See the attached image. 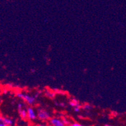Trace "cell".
<instances>
[{
  "instance_id": "5b68a950",
  "label": "cell",
  "mask_w": 126,
  "mask_h": 126,
  "mask_svg": "<svg viewBox=\"0 0 126 126\" xmlns=\"http://www.w3.org/2000/svg\"><path fill=\"white\" fill-rule=\"evenodd\" d=\"M0 122H3L5 124V125L9 126H12L13 124V121L12 119L8 117H3L2 115H1V117H0Z\"/></svg>"
},
{
  "instance_id": "7402d4cb",
  "label": "cell",
  "mask_w": 126,
  "mask_h": 126,
  "mask_svg": "<svg viewBox=\"0 0 126 126\" xmlns=\"http://www.w3.org/2000/svg\"></svg>"
},
{
  "instance_id": "4fadbf2b",
  "label": "cell",
  "mask_w": 126,
  "mask_h": 126,
  "mask_svg": "<svg viewBox=\"0 0 126 126\" xmlns=\"http://www.w3.org/2000/svg\"><path fill=\"white\" fill-rule=\"evenodd\" d=\"M69 126H83V125H81V124H80L75 122V123L71 124Z\"/></svg>"
},
{
  "instance_id": "7c38bea8",
  "label": "cell",
  "mask_w": 126,
  "mask_h": 126,
  "mask_svg": "<svg viewBox=\"0 0 126 126\" xmlns=\"http://www.w3.org/2000/svg\"><path fill=\"white\" fill-rule=\"evenodd\" d=\"M18 109L19 112H20L21 110H23V104H21V103H19L18 104Z\"/></svg>"
},
{
  "instance_id": "44dd1931",
  "label": "cell",
  "mask_w": 126,
  "mask_h": 126,
  "mask_svg": "<svg viewBox=\"0 0 126 126\" xmlns=\"http://www.w3.org/2000/svg\"><path fill=\"white\" fill-rule=\"evenodd\" d=\"M109 126V125H107V124H106V125H105V126Z\"/></svg>"
},
{
  "instance_id": "9c48e42d",
  "label": "cell",
  "mask_w": 126,
  "mask_h": 126,
  "mask_svg": "<svg viewBox=\"0 0 126 126\" xmlns=\"http://www.w3.org/2000/svg\"><path fill=\"white\" fill-rule=\"evenodd\" d=\"M92 106L90 104H85L83 105L82 107V108L83 109V110H89L92 109Z\"/></svg>"
},
{
  "instance_id": "e0dca14e",
  "label": "cell",
  "mask_w": 126,
  "mask_h": 126,
  "mask_svg": "<svg viewBox=\"0 0 126 126\" xmlns=\"http://www.w3.org/2000/svg\"><path fill=\"white\" fill-rule=\"evenodd\" d=\"M36 126H47L45 124H37Z\"/></svg>"
},
{
  "instance_id": "ba28073f",
  "label": "cell",
  "mask_w": 126,
  "mask_h": 126,
  "mask_svg": "<svg viewBox=\"0 0 126 126\" xmlns=\"http://www.w3.org/2000/svg\"><path fill=\"white\" fill-rule=\"evenodd\" d=\"M19 115L21 116V117L23 119H26V118H28V114H27V111L25 109H23L20 112H19Z\"/></svg>"
},
{
  "instance_id": "6da1fadb",
  "label": "cell",
  "mask_w": 126,
  "mask_h": 126,
  "mask_svg": "<svg viewBox=\"0 0 126 126\" xmlns=\"http://www.w3.org/2000/svg\"><path fill=\"white\" fill-rule=\"evenodd\" d=\"M37 117L41 121H47L50 117V114L48 111L43 109H38L37 110Z\"/></svg>"
},
{
  "instance_id": "2e32d148",
  "label": "cell",
  "mask_w": 126,
  "mask_h": 126,
  "mask_svg": "<svg viewBox=\"0 0 126 126\" xmlns=\"http://www.w3.org/2000/svg\"><path fill=\"white\" fill-rule=\"evenodd\" d=\"M60 106H61V107H65V103H60L59 104Z\"/></svg>"
},
{
  "instance_id": "8992f818",
  "label": "cell",
  "mask_w": 126,
  "mask_h": 126,
  "mask_svg": "<svg viewBox=\"0 0 126 126\" xmlns=\"http://www.w3.org/2000/svg\"><path fill=\"white\" fill-rule=\"evenodd\" d=\"M45 95L47 96V97H48V98H53V97H55L56 94L53 90H47L45 91Z\"/></svg>"
},
{
  "instance_id": "ac0fdd59",
  "label": "cell",
  "mask_w": 126,
  "mask_h": 126,
  "mask_svg": "<svg viewBox=\"0 0 126 126\" xmlns=\"http://www.w3.org/2000/svg\"><path fill=\"white\" fill-rule=\"evenodd\" d=\"M8 90L7 89H4V90H3V94H6L8 93Z\"/></svg>"
},
{
  "instance_id": "5bb4252c",
  "label": "cell",
  "mask_w": 126,
  "mask_h": 126,
  "mask_svg": "<svg viewBox=\"0 0 126 126\" xmlns=\"http://www.w3.org/2000/svg\"><path fill=\"white\" fill-rule=\"evenodd\" d=\"M80 110V106H78V107H74V111L76 112H79Z\"/></svg>"
},
{
  "instance_id": "d6986e66",
  "label": "cell",
  "mask_w": 126,
  "mask_h": 126,
  "mask_svg": "<svg viewBox=\"0 0 126 126\" xmlns=\"http://www.w3.org/2000/svg\"><path fill=\"white\" fill-rule=\"evenodd\" d=\"M5 124L3 122H0V126H5Z\"/></svg>"
},
{
  "instance_id": "9a60e30c",
  "label": "cell",
  "mask_w": 126,
  "mask_h": 126,
  "mask_svg": "<svg viewBox=\"0 0 126 126\" xmlns=\"http://www.w3.org/2000/svg\"><path fill=\"white\" fill-rule=\"evenodd\" d=\"M41 93H42V91H38V92H36V94H35V96H34V97H35V98H37V97H38L39 95Z\"/></svg>"
},
{
  "instance_id": "277c9868",
  "label": "cell",
  "mask_w": 126,
  "mask_h": 126,
  "mask_svg": "<svg viewBox=\"0 0 126 126\" xmlns=\"http://www.w3.org/2000/svg\"><path fill=\"white\" fill-rule=\"evenodd\" d=\"M27 114H28V118L31 121H35L37 117V115L35 114L33 109L31 107H28L27 108Z\"/></svg>"
},
{
  "instance_id": "8fae6325",
  "label": "cell",
  "mask_w": 126,
  "mask_h": 126,
  "mask_svg": "<svg viewBox=\"0 0 126 126\" xmlns=\"http://www.w3.org/2000/svg\"><path fill=\"white\" fill-rule=\"evenodd\" d=\"M53 91L55 92V94H62V95H65V92H63V91L62 90H59V89H53Z\"/></svg>"
},
{
  "instance_id": "30bf717a",
  "label": "cell",
  "mask_w": 126,
  "mask_h": 126,
  "mask_svg": "<svg viewBox=\"0 0 126 126\" xmlns=\"http://www.w3.org/2000/svg\"><path fill=\"white\" fill-rule=\"evenodd\" d=\"M64 124L65 125V126H70V125L71 124L70 122V121H68V119H66V118H64L62 120Z\"/></svg>"
},
{
  "instance_id": "3957f363",
  "label": "cell",
  "mask_w": 126,
  "mask_h": 126,
  "mask_svg": "<svg viewBox=\"0 0 126 126\" xmlns=\"http://www.w3.org/2000/svg\"><path fill=\"white\" fill-rule=\"evenodd\" d=\"M50 122L51 126H66L62 120L57 117L51 118L50 120Z\"/></svg>"
},
{
  "instance_id": "52a82bcc",
  "label": "cell",
  "mask_w": 126,
  "mask_h": 126,
  "mask_svg": "<svg viewBox=\"0 0 126 126\" xmlns=\"http://www.w3.org/2000/svg\"><path fill=\"white\" fill-rule=\"evenodd\" d=\"M69 104L70 106H72V107H78V106H80V104H79V100H77L76 98H73V99H72L71 101H70Z\"/></svg>"
},
{
  "instance_id": "7a4b0ae2",
  "label": "cell",
  "mask_w": 126,
  "mask_h": 126,
  "mask_svg": "<svg viewBox=\"0 0 126 126\" xmlns=\"http://www.w3.org/2000/svg\"><path fill=\"white\" fill-rule=\"evenodd\" d=\"M16 96L19 97V98H22L23 100H25L26 102H27L30 105L33 104L35 101V98L34 97H32V96H30L27 94H22V93H17Z\"/></svg>"
},
{
  "instance_id": "ffe728a7",
  "label": "cell",
  "mask_w": 126,
  "mask_h": 126,
  "mask_svg": "<svg viewBox=\"0 0 126 126\" xmlns=\"http://www.w3.org/2000/svg\"><path fill=\"white\" fill-rule=\"evenodd\" d=\"M28 126H34L33 124L30 123V124H28Z\"/></svg>"
}]
</instances>
